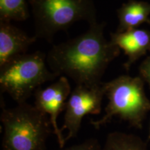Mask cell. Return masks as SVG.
I'll return each mask as SVG.
<instances>
[{
    "mask_svg": "<svg viewBox=\"0 0 150 150\" xmlns=\"http://www.w3.org/2000/svg\"><path fill=\"white\" fill-rule=\"evenodd\" d=\"M105 22L90 25L82 34L56 45L46 62L57 76L72 79L76 86L102 85V78L120 48L104 36Z\"/></svg>",
    "mask_w": 150,
    "mask_h": 150,
    "instance_id": "cell-1",
    "label": "cell"
},
{
    "mask_svg": "<svg viewBox=\"0 0 150 150\" xmlns=\"http://www.w3.org/2000/svg\"><path fill=\"white\" fill-rule=\"evenodd\" d=\"M4 127L1 150H46L53 133L50 118L27 102L4 108L0 116Z\"/></svg>",
    "mask_w": 150,
    "mask_h": 150,
    "instance_id": "cell-2",
    "label": "cell"
},
{
    "mask_svg": "<svg viewBox=\"0 0 150 150\" xmlns=\"http://www.w3.org/2000/svg\"><path fill=\"white\" fill-rule=\"evenodd\" d=\"M34 20L35 35L52 42L57 32L78 21L97 23L93 0H29Z\"/></svg>",
    "mask_w": 150,
    "mask_h": 150,
    "instance_id": "cell-3",
    "label": "cell"
},
{
    "mask_svg": "<svg viewBox=\"0 0 150 150\" xmlns=\"http://www.w3.org/2000/svg\"><path fill=\"white\" fill-rule=\"evenodd\" d=\"M103 86L108 99L105 115L99 120H91V125L97 129L114 117H119L131 126L141 128L146 113L150 110V101L146 97L142 81L122 76L103 83Z\"/></svg>",
    "mask_w": 150,
    "mask_h": 150,
    "instance_id": "cell-4",
    "label": "cell"
},
{
    "mask_svg": "<svg viewBox=\"0 0 150 150\" xmlns=\"http://www.w3.org/2000/svg\"><path fill=\"white\" fill-rule=\"evenodd\" d=\"M46 54L37 51L18 56L0 67V89L18 104L27 102L40 85L57 76L46 65Z\"/></svg>",
    "mask_w": 150,
    "mask_h": 150,
    "instance_id": "cell-5",
    "label": "cell"
},
{
    "mask_svg": "<svg viewBox=\"0 0 150 150\" xmlns=\"http://www.w3.org/2000/svg\"><path fill=\"white\" fill-rule=\"evenodd\" d=\"M104 95L103 83L95 86H76L67 101L64 122L61 128L62 132L67 131L65 141L76 136L86 115L100 113Z\"/></svg>",
    "mask_w": 150,
    "mask_h": 150,
    "instance_id": "cell-6",
    "label": "cell"
},
{
    "mask_svg": "<svg viewBox=\"0 0 150 150\" xmlns=\"http://www.w3.org/2000/svg\"><path fill=\"white\" fill-rule=\"evenodd\" d=\"M70 94V84L65 76H60L55 83L46 88H38L35 93L34 106L50 117L53 134L56 136L60 148L64 147L66 141L58 126L57 118L65 110Z\"/></svg>",
    "mask_w": 150,
    "mask_h": 150,
    "instance_id": "cell-7",
    "label": "cell"
},
{
    "mask_svg": "<svg viewBox=\"0 0 150 150\" xmlns=\"http://www.w3.org/2000/svg\"><path fill=\"white\" fill-rule=\"evenodd\" d=\"M37 39L15 27L11 22L0 20V67L27 54L28 49Z\"/></svg>",
    "mask_w": 150,
    "mask_h": 150,
    "instance_id": "cell-8",
    "label": "cell"
},
{
    "mask_svg": "<svg viewBox=\"0 0 150 150\" xmlns=\"http://www.w3.org/2000/svg\"><path fill=\"white\" fill-rule=\"evenodd\" d=\"M110 41L129 56V63L150 50V33L145 30L132 29L111 33Z\"/></svg>",
    "mask_w": 150,
    "mask_h": 150,
    "instance_id": "cell-9",
    "label": "cell"
},
{
    "mask_svg": "<svg viewBox=\"0 0 150 150\" xmlns=\"http://www.w3.org/2000/svg\"><path fill=\"white\" fill-rule=\"evenodd\" d=\"M150 6L143 2H131L124 5L118 11L119 29L117 32H125L134 29V27L145 22H149Z\"/></svg>",
    "mask_w": 150,
    "mask_h": 150,
    "instance_id": "cell-10",
    "label": "cell"
},
{
    "mask_svg": "<svg viewBox=\"0 0 150 150\" xmlns=\"http://www.w3.org/2000/svg\"><path fill=\"white\" fill-rule=\"evenodd\" d=\"M101 150H149L147 142L136 135L114 131L107 136Z\"/></svg>",
    "mask_w": 150,
    "mask_h": 150,
    "instance_id": "cell-11",
    "label": "cell"
},
{
    "mask_svg": "<svg viewBox=\"0 0 150 150\" xmlns=\"http://www.w3.org/2000/svg\"><path fill=\"white\" fill-rule=\"evenodd\" d=\"M29 16L26 0H0V20L24 21Z\"/></svg>",
    "mask_w": 150,
    "mask_h": 150,
    "instance_id": "cell-12",
    "label": "cell"
},
{
    "mask_svg": "<svg viewBox=\"0 0 150 150\" xmlns=\"http://www.w3.org/2000/svg\"><path fill=\"white\" fill-rule=\"evenodd\" d=\"M100 144L96 138H90L81 143L76 144L66 148H60L58 150H101Z\"/></svg>",
    "mask_w": 150,
    "mask_h": 150,
    "instance_id": "cell-13",
    "label": "cell"
},
{
    "mask_svg": "<svg viewBox=\"0 0 150 150\" xmlns=\"http://www.w3.org/2000/svg\"><path fill=\"white\" fill-rule=\"evenodd\" d=\"M141 73L150 86V57L142 65Z\"/></svg>",
    "mask_w": 150,
    "mask_h": 150,
    "instance_id": "cell-14",
    "label": "cell"
},
{
    "mask_svg": "<svg viewBox=\"0 0 150 150\" xmlns=\"http://www.w3.org/2000/svg\"><path fill=\"white\" fill-rule=\"evenodd\" d=\"M148 140H150V129H149V136H148Z\"/></svg>",
    "mask_w": 150,
    "mask_h": 150,
    "instance_id": "cell-15",
    "label": "cell"
}]
</instances>
